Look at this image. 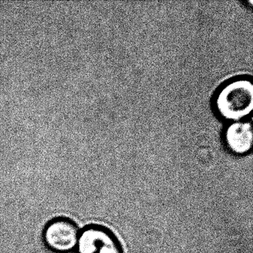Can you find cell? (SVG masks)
Here are the masks:
<instances>
[{"label": "cell", "mask_w": 253, "mask_h": 253, "mask_svg": "<svg viewBox=\"0 0 253 253\" xmlns=\"http://www.w3.org/2000/svg\"><path fill=\"white\" fill-rule=\"evenodd\" d=\"M215 106L220 116L239 121L250 115L253 107V86L250 80L240 79L226 84L217 94Z\"/></svg>", "instance_id": "cell-1"}, {"label": "cell", "mask_w": 253, "mask_h": 253, "mask_svg": "<svg viewBox=\"0 0 253 253\" xmlns=\"http://www.w3.org/2000/svg\"><path fill=\"white\" fill-rule=\"evenodd\" d=\"M78 253H124L118 237L109 228L90 225L80 232Z\"/></svg>", "instance_id": "cell-2"}, {"label": "cell", "mask_w": 253, "mask_h": 253, "mask_svg": "<svg viewBox=\"0 0 253 253\" xmlns=\"http://www.w3.org/2000/svg\"><path fill=\"white\" fill-rule=\"evenodd\" d=\"M80 232L73 221L67 218L51 220L44 231V241L48 248L57 253H68L76 248Z\"/></svg>", "instance_id": "cell-3"}, {"label": "cell", "mask_w": 253, "mask_h": 253, "mask_svg": "<svg viewBox=\"0 0 253 253\" xmlns=\"http://www.w3.org/2000/svg\"><path fill=\"white\" fill-rule=\"evenodd\" d=\"M253 127L250 122L236 121L225 131V142L231 152L235 155H244L253 146Z\"/></svg>", "instance_id": "cell-4"}]
</instances>
